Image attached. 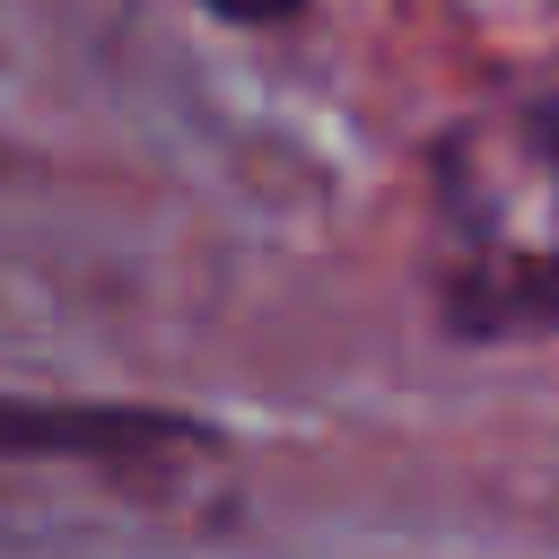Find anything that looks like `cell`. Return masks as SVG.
Instances as JSON below:
<instances>
[{
	"instance_id": "cell-1",
	"label": "cell",
	"mask_w": 559,
	"mask_h": 559,
	"mask_svg": "<svg viewBox=\"0 0 559 559\" xmlns=\"http://www.w3.org/2000/svg\"><path fill=\"white\" fill-rule=\"evenodd\" d=\"M210 437L183 411H140V402H52V393H0V463H70V472H175L201 463Z\"/></svg>"
},
{
	"instance_id": "cell-2",
	"label": "cell",
	"mask_w": 559,
	"mask_h": 559,
	"mask_svg": "<svg viewBox=\"0 0 559 559\" xmlns=\"http://www.w3.org/2000/svg\"><path fill=\"white\" fill-rule=\"evenodd\" d=\"M437 306L463 341H559V245L472 253L463 271H445Z\"/></svg>"
},
{
	"instance_id": "cell-3",
	"label": "cell",
	"mask_w": 559,
	"mask_h": 559,
	"mask_svg": "<svg viewBox=\"0 0 559 559\" xmlns=\"http://www.w3.org/2000/svg\"><path fill=\"white\" fill-rule=\"evenodd\" d=\"M218 17H236V26H280V17H297V0H210Z\"/></svg>"
}]
</instances>
